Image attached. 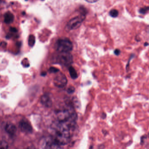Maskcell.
<instances>
[{"label":"cell","mask_w":149,"mask_h":149,"mask_svg":"<svg viewBox=\"0 0 149 149\" xmlns=\"http://www.w3.org/2000/svg\"><path fill=\"white\" fill-rule=\"evenodd\" d=\"M77 121H55L51 126L52 139L62 146L70 143L75 130Z\"/></svg>","instance_id":"cell-1"},{"label":"cell","mask_w":149,"mask_h":149,"mask_svg":"<svg viewBox=\"0 0 149 149\" xmlns=\"http://www.w3.org/2000/svg\"><path fill=\"white\" fill-rule=\"evenodd\" d=\"M56 48L59 52H70L73 50V45L68 38H62L57 41Z\"/></svg>","instance_id":"cell-2"},{"label":"cell","mask_w":149,"mask_h":149,"mask_svg":"<svg viewBox=\"0 0 149 149\" xmlns=\"http://www.w3.org/2000/svg\"><path fill=\"white\" fill-rule=\"evenodd\" d=\"M85 15L81 14L80 16H77L70 20L65 27L67 31H70L71 30H75L79 28L81 25L83 21L85 19Z\"/></svg>","instance_id":"cell-3"},{"label":"cell","mask_w":149,"mask_h":149,"mask_svg":"<svg viewBox=\"0 0 149 149\" xmlns=\"http://www.w3.org/2000/svg\"><path fill=\"white\" fill-rule=\"evenodd\" d=\"M57 62L66 67L70 66L73 62L72 55L70 52H59L57 56Z\"/></svg>","instance_id":"cell-4"},{"label":"cell","mask_w":149,"mask_h":149,"mask_svg":"<svg viewBox=\"0 0 149 149\" xmlns=\"http://www.w3.org/2000/svg\"><path fill=\"white\" fill-rule=\"evenodd\" d=\"M53 82L55 86L58 88H62L67 85V80L66 75L60 73L54 78Z\"/></svg>","instance_id":"cell-5"},{"label":"cell","mask_w":149,"mask_h":149,"mask_svg":"<svg viewBox=\"0 0 149 149\" xmlns=\"http://www.w3.org/2000/svg\"><path fill=\"white\" fill-rule=\"evenodd\" d=\"M19 127L21 130L26 134H31L33 132L31 124L26 119L21 120L19 124Z\"/></svg>","instance_id":"cell-6"},{"label":"cell","mask_w":149,"mask_h":149,"mask_svg":"<svg viewBox=\"0 0 149 149\" xmlns=\"http://www.w3.org/2000/svg\"><path fill=\"white\" fill-rule=\"evenodd\" d=\"M43 149H63V148L62 145H60L52 139L46 142Z\"/></svg>","instance_id":"cell-7"},{"label":"cell","mask_w":149,"mask_h":149,"mask_svg":"<svg viewBox=\"0 0 149 149\" xmlns=\"http://www.w3.org/2000/svg\"><path fill=\"white\" fill-rule=\"evenodd\" d=\"M41 102L43 105L46 107H50L53 105L52 100L48 95H44L42 97Z\"/></svg>","instance_id":"cell-8"},{"label":"cell","mask_w":149,"mask_h":149,"mask_svg":"<svg viewBox=\"0 0 149 149\" xmlns=\"http://www.w3.org/2000/svg\"><path fill=\"white\" fill-rule=\"evenodd\" d=\"M5 129L7 134L11 136H14L17 132L16 126L11 123H9L6 125Z\"/></svg>","instance_id":"cell-9"},{"label":"cell","mask_w":149,"mask_h":149,"mask_svg":"<svg viewBox=\"0 0 149 149\" xmlns=\"http://www.w3.org/2000/svg\"><path fill=\"white\" fill-rule=\"evenodd\" d=\"M14 14L11 12H7L4 15V21L7 24L12 23L14 21Z\"/></svg>","instance_id":"cell-10"},{"label":"cell","mask_w":149,"mask_h":149,"mask_svg":"<svg viewBox=\"0 0 149 149\" xmlns=\"http://www.w3.org/2000/svg\"><path fill=\"white\" fill-rule=\"evenodd\" d=\"M70 76L73 80H75L78 78V74L75 68L72 66H70L69 68Z\"/></svg>","instance_id":"cell-11"},{"label":"cell","mask_w":149,"mask_h":149,"mask_svg":"<svg viewBox=\"0 0 149 149\" xmlns=\"http://www.w3.org/2000/svg\"><path fill=\"white\" fill-rule=\"evenodd\" d=\"M35 37L33 35H30L28 37V43L29 46L33 47L35 43Z\"/></svg>","instance_id":"cell-12"},{"label":"cell","mask_w":149,"mask_h":149,"mask_svg":"<svg viewBox=\"0 0 149 149\" xmlns=\"http://www.w3.org/2000/svg\"><path fill=\"white\" fill-rule=\"evenodd\" d=\"M109 14L112 17H116L119 15V12L116 9H112L110 11Z\"/></svg>","instance_id":"cell-13"},{"label":"cell","mask_w":149,"mask_h":149,"mask_svg":"<svg viewBox=\"0 0 149 149\" xmlns=\"http://www.w3.org/2000/svg\"><path fill=\"white\" fill-rule=\"evenodd\" d=\"M8 146V143L6 141H0V149H7Z\"/></svg>","instance_id":"cell-14"},{"label":"cell","mask_w":149,"mask_h":149,"mask_svg":"<svg viewBox=\"0 0 149 149\" xmlns=\"http://www.w3.org/2000/svg\"><path fill=\"white\" fill-rule=\"evenodd\" d=\"M149 10V7H145L143 8H141L139 9V13L141 14H145L147 13V12Z\"/></svg>","instance_id":"cell-15"},{"label":"cell","mask_w":149,"mask_h":149,"mask_svg":"<svg viewBox=\"0 0 149 149\" xmlns=\"http://www.w3.org/2000/svg\"><path fill=\"white\" fill-rule=\"evenodd\" d=\"M75 91V89L73 86H70L67 90V92L69 94H72Z\"/></svg>","instance_id":"cell-16"},{"label":"cell","mask_w":149,"mask_h":149,"mask_svg":"<svg viewBox=\"0 0 149 149\" xmlns=\"http://www.w3.org/2000/svg\"><path fill=\"white\" fill-rule=\"evenodd\" d=\"M59 71V69L55 67H51L50 69V72L51 73H58Z\"/></svg>","instance_id":"cell-17"},{"label":"cell","mask_w":149,"mask_h":149,"mask_svg":"<svg viewBox=\"0 0 149 149\" xmlns=\"http://www.w3.org/2000/svg\"><path fill=\"white\" fill-rule=\"evenodd\" d=\"M120 53H121V51L119 49H116L114 51V54H115L116 56H119L120 54Z\"/></svg>","instance_id":"cell-18"},{"label":"cell","mask_w":149,"mask_h":149,"mask_svg":"<svg viewBox=\"0 0 149 149\" xmlns=\"http://www.w3.org/2000/svg\"><path fill=\"white\" fill-rule=\"evenodd\" d=\"M85 1H86L88 3H93L98 2V1H99V0H85Z\"/></svg>","instance_id":"cell-19"},{"label":"cell","mask_w":149,"mask_h":149,"mask_svg":"<svg viewBox=\"0 0 149 149\" xmlns=\"http://www.w3.org/2000/svg\"><path fill=\"white\" fill-rule=\"evenodd\" d=\"M10 31L11 32H16L17 31V29L15 28H13V27H11L10 28Z\"/></svg>","instance_id":"cell-20"},{"label":"cell","mask_w":149,"mask_h":149,"mask_svg":"<svg viewBox=\"0 0 149 149\" xmlns=\"http://www.w3.org/2000/svg\"><path fill=\"white\" fill-rule=\"evenodd\" d=\"M106 115L105 113H103L102 115V118L103 119H105V118H106Z\"/></svg>","instance_id":"cell-21"},{"label":"cell","mask_w":149,"mask_h":149,"mask_svg":"<svg viewBox=\"0 0 149 149\" xmlns=\"http://www.w3.org/2000/svg\"><path fill=\"white\" fill-rule=\"evenodd\" d=\"M148 45H149V44H148L147 42H145V43H144V46L146 47V46H148Z\"/></svg>","instance_id":"cell-22"},{"label":"cell","mask_w":149,"mask_h":149,"mask_svg":"<svg viewBox=\"0 0 149 149\" xmlns=\"http://www.w3.org/2000/svg\"><path fill=\"white\" fill-rule=\"evenodd\" d=\"M28 149H37L36 148L34 147H31L29 148Z\"/></svg>","instance_id":"cell-23"},{"label":"cell","mask_w":149,"mask_h":149,"mask_svg":"<svg viewBox=\"0 0 149 149\" xmlns=\"http://www.w3.org/2000/svg\"><path fill=\"white\" fill-rule=\"evenodd\" d=\"M42 1H43V0H42Z\"/></svg>","instance_id":"cell-24"}]
</instances>
